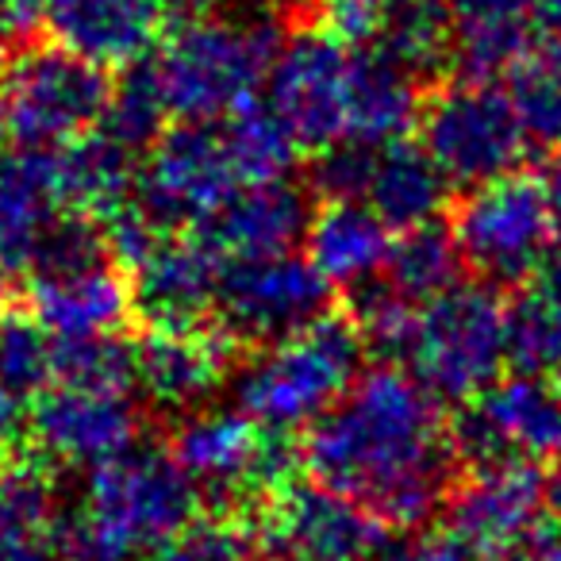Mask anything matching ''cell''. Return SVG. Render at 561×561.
Returning a JSON list of instances; mask_svg holds the SVG:
<instances>
[{
	"label": "cell",
	"instance_id": "6",
	"mask_svg": "<svg viewBox=\"0 0 561 561\" xmlns=\"http://www.w3.org/2000/svg\"><path fill=\"white\" fill-rule=\"evenodd\" d=\"M507 366V300L481 280H461L423 305L400 354L438 404H469L500 381Z\"/></svg>",
	"mask_w": 561,
	"mask_h": 561
},
{
	"label": "cell",
	"instance_id": "24",
	"mask_svg": "<svg viewBox=\"0 0 561 561\" xmlns=\"http://www.w3.org/2000/svg\"><path fill=\"white\" fill-rule=\"evenodd\" d=\"M62 216L55 193V150H24L0 158V273L32 265L43 231Z\"/></svg>",
	"mask_w": 561,
	"mask_h": 561
},
{
	"label": "cell",
	"instance_id": "25",
	"mask_svg": "<svg viewBox=\"0 0 561 561\" xmlns=\"http://www.w3.org/2000/svg\"><path fill=\"white\" fill-rule=\"evenodd\" d=\"M135 185H139V162L108 135L93 131L55 150V193L62 211L104 224L135 201Z\"/></svg>",
	"mask_w": 561,
	"mask_h": 561
},
{
	"label": "cell",
	"instance_id": "30",
	"mask_svg": "<svg viewBox=\"0 0 561 561\" xmlns=\"http://www.w3.org/2000/svg\"><path fill=\"white\" fill-rule=\"evenodd\" d=\"M530 147L561 150V50L530 47L504 85Z\"/></svg>",
	"mask_w": 561,
	"mask_h": 561
},
{
	"label": "cell",
	"instance_id": "10",
	"mask_svg": "<svg viewBox=\"0 0 561 561\" xmlns=\"http://www.w3.org/2000/svg\"><path fill=\"white\" fill-rule=\"evenodd\" d=\"M335 289L305 254L227 265L219 280L211 331L239 354H254L331 316Z\"/></svg>",
	"mask_w": 561,
	"mask_h": 561
},
{
	"label": "cell",
	"instance_id": "13",
	"mask_svg": "<svg viewBox=\"0 0 561 561\" xmlns=\"http://www.w3.org/2000/svg\"><path fill=\"white\" fill-rule=\"evenodd\" d=\"M461 466L550 461L561 454V389L546 377L512 374L458 408L450 420Z\"/></svg>",
	"mask_w": 561,
	"mask_h": 561
},
{
	"label": "cell",
	"instance_id": "42",
	"mask_svg": "<svg viewBox=\"0 0 561 561\" xmlns=\"http://www.w3.org/2000/svg\"><path fill=\"white\" fill-rule=\"evenodd\" d=\"M538 181H542V193H546V201H550V211H553V219H558V231H561V150H553Z\"/></svg>",
	"mask_w": 561,
	"mask_h": 561
},
{
	"label": "cell",
	"instance_id": "28",
	"mask_svg": "<svg viewBox=\"0 0 561 561\" xmlns=\"http://www.w3.org/2000/svg\"><path fill=\"white\" fill-rule=\"evenodd\" d=\"M415 81L431 89V78L450 70L454 58V16L450 0H389L381 47Z\"/></svg>",
	"mask_w": 561,
	"mask_h": 561
},
{
	"label": "cell",
	"instance_id": "39",
	"mask_svg": "<svg viewBox=\"0 0 561 561\" xmlns=\"http://www.w3.org/2000/svg\"><path fill=\"white\" fill-rule=\"evenodd\" d=\"M527 293L546 308V316H550V320L561 328V247L546 257V265L535 273V280L527 285Z\"/></svg>",
	"mask_w": 561,
	"mask_h": 561
},
{
	"label": "cell",
	"instance_id": "40",
	"mask_svg": "<svg viewBox=\"0 0 561 561\" xmlns=\"http://www.w3.org/2000/svg\"><path fill=\"white\" fill-rule=\"evenodd\" d=\"M20 435H27V412L20 400L0 392V473L12 466V450H16Z\"/></svg>",
	"mask_w": 561,
	"mask_h": 561
},
{
	"label": "cell",
	"instance_id": "23",
	"mask_svg": "<svg viewBox=\"0 0 561 561\" xmlns=\"http://www.w3.org/2000/svg\"><path fill=\"white\" fill-rule=\"evenodd\" d=\"M450 181L443 178V170L431 162L427 150L415 139L374 147L362 204L374 208L392 231L435 224L450 208Z\"/></svg>",
	"mask_w": 561,
	"mask_h": 561
},
{
	"label": "cell",
	"instance_id": "35",
	"mask_svg": "<svg viewBox=\"0 0 561 561\" xmlns=\"http://www.w3.org/2000/svg\"><path fill=\"white\" fill-rule=\"evenodd\" d=\"M305 9H308L305 27L335 39L339 47L354 50V55L381 47L389 0H308Z\"/></svg>",
	"mask_w": 561,
	"mask_h": 561
},
{
	"label": "cell",
	"instance_id": "32",
	"mask_svg": "<svg viewBox=\"0 0 561 561\" xmlns=\"http://www.w3.org/2000/svg\"><path fill=\"white\" fill-rule=\"evenodd\" d=\"M55 385V335L32 316L12 308L0 320V392L12 400H35Z\"/></svg>",
	"mask_w": 561,
	"mask_h": 561
},
{
	"label": "cell",
	"instance_id": "22",
	"mask_svg": "<svg viewBox=\"0 0 561 561\" xmlns=\"http://www.w3.org/2000/svg\"><path fill=\"white\" fill-rule=\"evenodd\" d=\"M542 0H450L454 58L450 70L466 81L507 78L535 47V20Z\"/></svg>",
	"mask_w": 561,
	"mask_h": 561
},
{
	"label": "cell",
	"instance_id": "7",
	"mask_svg": "<svg viewBox=\"0 0 561 561\" xmlns=\"http://www.w3.org/2000/svg\"><path fill=\"white\" fill-rule=\"evenodd\" d=\"M461 265L489 289H527L558 250V219L530 173L461 188L446 208Z\"/></svg>",
	"mask_w": 561,
	"mask_h": 561
},
{
	"label": "cell",
	"instance_id": "16",
	"mask_svg": "<svg viewBox=\"0 0 561 561\" xmlns=\"http://www.w3.org/2000/svg\"><path fill=\"white\" fill-rule=\"evenodd\" d=\"M542 519L546 477L527 461L469 469L446 500V530L477 561H504Z\"/></svg>",
	"mask_w": 561,
	"mask_h": 561
},
{
	"label": "cell",
	"instance_id": "44",
	"mask_svg": "<svg viewBox=\"0 0 561 561\" xmlns=\"http://www.w3.org/2000/svg\"><path fill=\"white\" fill-rule=\"evenodd\" d=\"M20 300H16V293L9 289V273H0V320H4Z\"/></svg>",
	"mask_w": 561,
	"mask_h": 561
},
{
	"label": "cell",
	"instance_id": "29",
	"mask_svg": "<svg viewBox=\"0 0 561 561\" xmlns=\"http://www.w3.org/2000/svg\"><path fill=\"white\" fill-rule=\"evenodd\" d=\"M219 127H224L227 150H231V162L239 170L242 185L254 188L289 181L293 165L300 158V147L289 135V127L265 108V101L247 104V108H239Z\"/></svg>",
	"mask_w": 561,
	"mask_h": 561
},
{
	"label": "cell",
	"instance_id": "3",
	"mask_svg": "<svg viewBox=\"0 0 561 561\" xmlns=\"http://www.w3.org/2000/svg\"><path fill=\"white\" fill-rule=\"evenodd\" d=\"M273 12H204L162 35L147 70L178 124H224L257 101L285 43Z\"/></svg>",
	"mask_w": 561,
	"mask_h": 561
},
{
	"label": "cell",
	"instance_id": "5",
	"mask_svg": "<svg viewBox=\"0 0 561 561\" xmlns=\"http://www.w3.org/2000/svg\"><path fill=\"white\" fill-rule=\"evenodd\" d=\"M170 458L193 481L204 504L224 507L239 519L242 507L270 504L280 489L297 481L305 466L300 446L289 435L257 427L239 408H201L178 420L170 435Z\"/></svg>",
	"mask_w": 561,
	"mask_h": 561
},
{
	"label": "cell",
	"instance_id": "26",
	"mask_svg": "<svg viewBox=\"0 0 561 561\" xmlns=\"http://www.w3.org/2000/svg\"><path fill=\"white\" fill-rule=\"evenodd\" d=\"M427 85L415 81L385 50H362L354 62V108L351 139L358 142H400L420 124V108Z\"/></svg>",
	"mask_w": 561,
	"mask_h": 561
},
{
	"label": "cell",
	"instance_id": "36",
	"mask_svg": "<svg viewBox=\"0 0 561 561\" xmlns=\"http://www.w3.org/2000/svg\"><path fill=\"white\" fill-rule=\"evenodd\" d=\"M250 553H254V535L247 523L216 515V519H196L142 561H250Z\"/></svg>",
	"mask_w": 561,
	"mask_h": 561
},
{
	"label": "cell",
	"instance_id": "1",
	"mask_svg": "<svg viewBox=\"0 0 561 561\" xmlns=\"http://www.w3.org/2000/svg\"><path fill=\"white\" fill-rule=\"evenodd\" d=\"M312 481L351 496L385 527L415 530L461 481L450 420L408 369L377 362L300 438Z\"/></svg>",
	"mask_w": 561,
	"mask_h": 561
},
{
	"label": "cell",
	"instance_id": "20",
	"mask_svg": "<svg viewBox=\"0 0 561 561\" xmlns=\"http://www.w3.org/2000/svg\"><path fill=\"white\" fill-rule=\"evenodd\" d=\"M392 227L358 201H320L305 231V257L331 289L358 293L385 273Z\"/></svg>",
	"mask_w": 561,
	"mask_h": 561
},
{
	"label": "cell",
	"instance_id": "12",
	"mask_svg": "<svg viewBox=\"0 0 561 561\" xmlns=\"http://www.w3.org/2000/svg\"><path fill=\"white\" fill-rule=\"evenodd\" d=\"M354 62V50L312 27H297L280 43L265 78V108L289 127L300 150L323 154L351 139Z\"/></svg>",
	"mask_w": 561,
	"mask_h": 561
},
{
	"label": "cell",
	"instance_id": "8",
	"mask_svg": "<svg viewBox=\"0 0 561 561\" xmlns=\"http://www.w3.org/2000/svg\"><path fill=\"white\" fill-rule=\"evenodd\" d=\"M420 147L450 185L477 188L523 173L530 139L512 101L492 81L454 78L431 85L420 108Z\"/></svg>",
	"mask_w": 561,
	"mask_h": 561
},
{
	"label": "cell",
	"instance_id": "41",
	"mask_svg": "<svg viewBox=\"0 0 561 561\" xmlns=\"http://www.w3.org/2000/svg\"><path fill=\"white\" fill-rule=\"evenodd\" d=\"M535 35H538V47L561 50V0H542V9H538L535 20Z\"/></svg>",
	"mask_w": 561,
	"mask_h": 561
},
{
	"label": "cell",
	"instance_id": "18",
	"mask_svg": "<svg viewBox=\"0 0 561 561\" xmlns=\"http://www.w3.org/2000/svg\"><path fill=\"white\" fill-rule=\"evenodd\" d=\"M242 354L219 331H147L135 343V389L170 415L208 408Z\"/></svg>",
	"mask_w": 561,
	"mask_h": 561
},
{
	"label": "cell",
	"instance_id": "2",
	"mask_svg": "<svg viewBox=\"0 0 561 561\" xmlns=\"http://www.w3.org/2000/svg\"><path fill=\"white\" fill-rule=\"evenodd\" d=\"M201 504L170 450L135 446L85 473L78 507L58 519L55 550L62 561H142L193 527Z\"/></svg>",
	"mask_w": 561,
	"mask_h": 561
},
{
	"label": "cell",
	"instance_id": "38",
	"mask_svg": "<svg viewBox=\"0 0 561 561\" xmlns=\"http://www.w3.org/2000/svg\"><path fill=\"white\" fill-rule=\"evenodd\" d=\"M504 561H561V523L546 515Z\"/></svg>",
	"mask_w": 561,
	"mask_h": 561
},
{
	"label": "cell",
	"instance_id": "37",
	"mask_svg": "<svg viewBox=\"0 0 561 561\" xmlns=\"http://www.w3.org/2000/svg\"><path fill=\"white\" fill-rule=\"evenodd\" d=\"M377 561H477L450 530H427L415 527L400 538H389Z\"/></svg>",
	"mask_w": 561,
	"mask_h": 561
},
{
	"label": "cell",
	"instance_id": "9",
	"mask_svg": "<svg viewBox=\"0 0 561 561\" xmlns=\"http://www.w3.org/2000/svg\"><path fill=\"white\" fill-rule=\"evenodd\" d=\"M112 85L108 70L55 43H39L9 62L0 104L24 150H62L101 127Z\"/></svg>",
	"mask_w": 561,
	"mask_h": 561
},
{
	"label": "cell",
	"instance_id": "19",
	"mask_svg": "<svg viewBox=\"0 0 561 561\" xmlns=\"http://www.w3.org/2000/svg\"><path fill=\"white\" fill-rule=\"evenodd\" d=\"M308 224H312V201L305 188L277 181V185L242 188L193 234L208 242L224 257V265H239L297 254V247H305Z\"/></svg>",
	"mask_w": 561,
	"mask_h": 561
},
{
	"label": "cell",
	"instance_id": "15",
	"mask_svg": "<svg viewBox=\"0 0 561 561\" xmlns=\"http://www.w3.org/2000/svg\"><path fill=\"white\" fill-rule=\"evenodd\" d=\"M257 542L273 561H377L385 523L320 481H293L257 519Z\"/></svg>",
	"mask_w": 561,
	"mask_h": 561
},
{
	"label": "cell",
	"instance_id": "17",
	"mask_svg": "<svg viewBox=\"0 0 561 561\" xmlns=\"http://www.w3.org/2000/svg\"><path fill=\"white\" fill-rule=\"evenodd\" d=\"M224 257L196 234H165L127 270L135 316L150 331H208L216 316Z\"/></svg>",
	"mask_w": 561,
	"mask_h": 561
},
{
	"label": "cell",
	"instance_id": "43",
	"mask_svg": "<svg viewBox=\"0 0 561 561\" xmlns=\"http://www.w3.org/2000/svg\"><path fill=\"white\" fill-rule=\"evenodd\" d=\"M546 504H550L553 519L561 523V461L553 466V473L546 477Z\"/></svg>",
	"mask_w": 561,
	"mask_h": 561
},
{
	"label": "cell",
	"instance_id": "34",
	"mask_svg": "<svg viewBox=\"0 0 561 561\" xmlns=\"http://www.w3.org/2000/svg\"><path fill=\"white\" fill-rule=\"evenodd\" d=\"M55 385L78 389H135V346L119 335L55 339Z\"/></svg>",
	"mask_w": 561,
	"mask_h": 561
},
{
	"label": "cell",
	"instance_id": "45",
	"mask_svg": "<svg viewBox=\"0 0 561 561\" xmlns=\"http://www.w3.org/2000/svg\"><path fill=\"white\" fill-rule=\"evenodd\" d=\"M9 70V43H4V27H0V78Z\"/></svg>",
	"mask_w": 561,
	"mask_h": 561
},
{
	"label": "cell",
	"instance_id": "27",
	"mask_svg": "<svg viewBox=\"0 0 561 561\" xmlns=\"http://www.w3.org/2000/svg\"><path fill=\"white\" fill-rule=\"evenodd\" d=\"M461 270L466 265H461V254L450 239V227L435 219V224L412 227V231H400L392 239L389 262L377 280L404 305L423 308L443 293H450L454 285H461Z\"/></svg>",
	"mask_w": 561,
	"mask_h": 561
},
{
	"label": "cell",
	"instance_id": "21",
	"mask_svg": "<svg viewBox=\"0 0 561 561\" xmlns=\"http://www.w3.org/2000/svg\"><path fill=\"white\" fill-rule=\"evenodd\" d=\"M27 308L55 339H101L119 335L135 316L131 280L116 262L81 270L70 277L32 280Z\"/></svg>",
	"mask_w": 561,
	"mask_h": 561
},
{
	"label": "cell",
	"instance_id": "11",
	"mask_svg": "<svg viewBox=\"0 0 561 561\" xmlns=\"http://www.w3.org/2000/svg\"><path fill=\"white\" fill-rule=\"evenodd\" d=\"M219 124H178L142 154L135 204L165 234H193L242 193Z\"/></svg>",
	"mask_w": 561,
	"mask_h": 561
},
{
	"label": "cell",
	"instance_id": "4",
	"mask_svg": "<svg viewBox=\"0 0 561 561\" xmlns=\"http://www.w3.org/2000/svg\"><path fill=\"white\" fill-rule=\"evenodd\" d=\"M366 354L354 316L331 312L300 335L242 354L231 374L234 408L277 435L308 431L366 374Z\"/></svg>",
	"mask_w": 561,
	"mask_h": 561
},
{
	"label": "cell",
	"instance_id": "14",
	"mask_svg": "<svg viewBox=\"0 0 561 561\" xmlns=\"http://www.w3.org/2000/svg\"><path fill=\"white\" fill-rule=\"evenodd\" d=\"M142 438V412L131 392L50 385L32 400L27 443L47 469H93L131 454Z\"/></svg>",
	"mask_w": 561,
	"mask_h": 561
},
{
	"label": "cell",
	"instance_id": "33",
	"mask_svg": "<svg viewBox=\"0 0 561 561\" xmlns=\"http://www.w3.org/2000/svg\"><path fill=\"white\" fill-rule=\"evenodd\" d=\"M165 119H170V112H165L162 93H158L147 62H139V66H131V70H124V78L112 85L108 112H104L96 131L108 135L112 142H119V147L139 158L170 131Z\"/></svg>",
	"mask_w": 561,
	"mask_h": 561
},
{
	"label": "cell",
	"instance_id": "31",
	"mask_svg": "<svg viewBox=\"0 0 561 561\" xmlns=\"http://www.w3.org/2000/svg\"><path fill=\"white\" fill-rule=\"evenodd\" d=\"M58 496L47 466H9L0 473V553L47 542L58 530Z\"/></svg>",
	"mask_w": 561,
	"mask_h": 561
}]
</instances>
